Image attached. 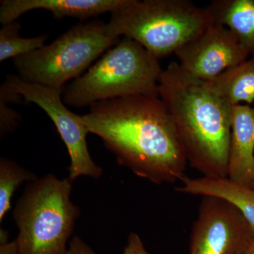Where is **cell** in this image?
<instances>
[{
	"mask_svg": "<svg viewBox=\"0 0 254 254\" xmlns=\"http://www.w3.org/2000/svg\"><path fill=\"white\" fill-rule=\"evenodd\" d=\"M158 93L187 163L203 177L227 178L233 106L206 82L184 72L176 62L162 71Z\"/></svg>",
	"mask_w": 254,
	"mask_h": 254,
	"instance_id": "2",
	"label": "cell"
},
{
	"mask_svg": "<svg viewBox=\"0 0 254 254\" xmlns=\"http://www.w3.org/2000/svg\"><path fill=\"white\" fill-rule=\"evenodd\" d=\"M208 86L232 106L254 101V58L229 68L213 79Z\"/></svg>",
	"mask_w": 254,
	"mask_h": 254,
	"instance_id": "14",
	"label": "cell"
},
{
	"mask_svg": "<svg viewBox=\"0 0 254 254\" xmlns=\"http://www.w3.org/2000/svg\"><path fill=\"white\" fill-rule=\"evenodd\" d=\"M227 178L254 187V108L250 105H237L232 109Z\"/></svg>",
	"mask_w": 254,
	"mask_h": 254,
	"instance_id": "11",
	"label": "cell"
},
{
	"mask_svg": "<svg viewBox=\"0 0 254 254\" xmlns=\"http://www.w3.org/2000/svg\"><path fill=\"white\" fill-rule=\"evenodd\" d=\"M163 70L158 58L139 43L124 37L86 72L64 87L63 101L81 108L132 95L159 96Z\"/></svg>",
	"mask_w": 254,
	"mask_h": 254,
	"instance_id": "4",
	"label": "cell"
},
{
	"mask_svg": "<svg viewBox=\"0 0 254 254\" xmlns=\"http://www.w3.org/2000/svg\"><path fill=\"white\" fill-rule=\"evenodd\" d=\"M206 8L214 22L229 28L254 58V0H213Z\"/></svg>",
	"mask_w": 254,
	"mask_h": 254,
	"instance_id": "13",
	"label": "cell"
},
{
	"mask_svg": "<svg viewBox=\"0 0 254 254\" xmlns=\"http://www.w3.org/2000/svg\"><path fill=\"white\" fill-rule=\"evenodd\" d=\"M21 95L28 103L42 108L55 124L70 158L67 178L71 182L80 176L98 179L103 170L91 158L86 136L90 133L82 119L68 109L63 99V88H53L23 81L18 75H8L1 85Z\"/></svg>",
	"mask_w": 254,
	"mask_h": 254,
	"instance_id": "7",
	"label": "cell"
},
{
	"mask_svg": "<svg viewBox=\"0 0 254 254\" xmlns=\"http://www.w3.org/2000/svg\"><path fill=\"white\" fill-rule=\"evenodd\" d=\"M126 0H1L0 23L16 21L28 11L43 9L50 11L55 19L76 18L81 21L113 13Z\"/></svg>",
	"mask_w": 254,
	"mask_h": 254,
	"instance_id": "10",
	"label": "cell"
},
{
	"mask_svg": "<svg viewBox=\"0 0 254 254\" xmlns=\"http://www.w3.org/2000/svg\"><path fill=\"white\" fill-rule=\"evenodd\" d=\"M181 181V186L176 188L177 191L226 200L240 212L254 229V187L241 185L228 178L185 176Z\"/></svg>",
	"mask_w": 254,
	"mask_h": 254,
	"instance_id": "12",
	"label": "cell"
},
{
	"mask_svg": "<svg viewBox=\"0 0 254 254\" xmlns=\"http://www.w3.org/2000/svg\"><path fill=\"white\" fill-rule=\"evenodd\" d=\"M241 254H254V240L247 246V248Z\"/></svg>",
	"mask_w": 254,
	"mask_h": 254,
	"instance_id": "20",
	"label": "cell"
},
{
	"mask_svg": "<svg viewBox=\"0 0 254 254\" xmlns=\"http://www.w3.org/2000/svg\"><path fill=\"white\" fill-rule=\"evenodd\" d=\"M9 102L0 98V135L1 138L6 133L14 131L20 122L19 114L8 106Z\"/></svg>",
	"mask_w": 254,
	"mask_h": 254,
	"instance_id": "17",
	"label": "cell"
},
{
	"mask_svg": "<svg viewBox=\"0 0 254 254\" xmlns=\"http://www.w3.org/2000/svg\"><path fill=\"white\" fill-rule=\"evenodd\" d=\"M66 254H97L86 242L78 237H73L68 244Z\"/></svg>",
	"mask_w": 254,
	"mask_h": 254,
	"instance_id": "19",
	"label": "cell"
},
{
	"mask_svg": "<svg viewBox=\"0 0 254 254\" xmlns=\"http://www.w3.org/2000/svg\"><path fill=\"white\" fill-rule=\"evenodd\" d=\"M175 55L184 72L203 81L240 64L250 55L229 28L215 22L179 48Z\"/></svg>",
	"mask_w": 254,
	"mask_h": 254,
	"instance_id": "9",
	"label": "cell"
},
{
	"mask_svg": "<svg viewBox=\"0 0 254 254\" xmlns=\"http://www.w3.org/2000/svg\"><path fill=\"white\" fill-rule=\"evenodd\" d=\"M29 185L13 213L17 237L0 245V254H66L80 215L71 200L72 182L50 174Z\"/></svg>",
	"mask_w": 254,
	"mask_h": 254,
	"instance_id": "3",
	"label": "cell"
},
{
	"mask_svg": "<svg viewBox=\"0 0 254 254\" xmlns=\"http://www.w3.org/2000/svg\"><path fill=\"white\" fill-rule=\"evenodd\" d=\"M120 165L155 185L182 180L187 160L171 117L159 96L99 102L82 115Z\"/></svg>",
	"mask_w": 254,
	"mask_h": 254,
	"instance_id": "1",
	"label": "cell"
},
{
	"mask_svg": "<svg viewBox=\"0 0 254 254\" xmlns=\"http://www.w3.org/2000/svg\"><path fill=\"white\" fill-rule=\"evenodd\" d=\"M108 23L91 21L75 25L49 45L13 60L23 81L64 88L86 72L118 43Z\"/></svg>",
	"mask_w": 254,
	"mask_h": 254,
	"instance_id": "6",
	"label": "cell"
},
{
	"mask_svg": "<svg viewBox=\"0 0 254 254\" xmlns=\"http://www.w3.org/2000/svg\"><path fill=\"white\" fill-rule=\"evenodd\" d=\"M123 254H150L145 248L143 242L137 234L132 232L128 235Z\"/></svg>",
	"mask_w": 254,
	"mask_h": 254,
	"instance_id": "18",
	"label": "cell"
},
{
	"mask_svg": "<svg viewBox=\"0 0 254 254\" xmlns=\"http://www.w3.org/2000/svg\"><path fill=\"white\" fill-rule=\"evenodd\" d=\"M21 26L18 21L3 25L0 30V62L16 59L29 54L45 46L48 36L22 38L19 35Z\"/></svg>",
	"mask_w": 254,
	"mask_h": 254,
	"instance_id": "15",
	"label": "cell"
},
{
	"mask_svg": "<svg viewBox=\"0 0 254 254\" xmlns=\"http://www.w3.org/2000/svg\"></svg>",
	"mask_w": 254,
	"mask_h": 254,
	"instance_id": "21",
	"label": "cell"
},
{
	"mask_svg": "<svg viewBox=\"0 0 254 254\" xmlns=\"http://www.w3.org/2000/svg\"><path fill=\"white\" fill-rule=\"evenodd\" d=\"M34 174L10 159H0V222L11 208V198L20 185L37 180Z\"/></svg>",
	"mask_w": 254,
	"mask_h": 254,
	"instance_id": "16",
	"label": "cell"
},
{
	"mask_svg": "<svg viewBox=\"0 0 254 254\" xmlns=\"http://www.w3.org/2000/svg\"><path fill=\"white\" fill-rule=\"evenodd\" d=\"M254 229L226 200L203 196L190 237V254H241Z\"/></svg>",
	"mask_w": 254,
	"mask_h": 254,
	"instance_id": "8",
	"label": "cell"
},
{
	"mask_svg": "<svg viewBox=\"0 0 254 254\" xmlns=\"http://www.w3.org/2000/svg\"><path fill=\"white\" fill-rule=\"evenodd\" d=\"M213 22L206 7L187 0H126L111 13L108 27L113 36L133 40L159 60Z\"/></svg>",
	"mask_w": 254,
	"mask_h": 254,
	"instance_id": "5",
	"label": "cell"
}]
</instances>
